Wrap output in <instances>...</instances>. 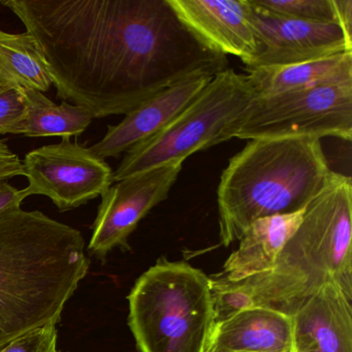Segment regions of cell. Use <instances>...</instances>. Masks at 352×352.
<instances>
[{
    "label": "cell",
    "mask_w": 352,
    "mask_h": 352,
    "mask_svg": "<svg viewBox=\"0 0 352 352\" xmlns=\"http://www.w3.org/2000/svg\"><path fill=\"white\" fill-rule=\"evenodd\" d=\"M34 38L63 102L126 115L197 74L228 69L168 0H3Z\"/></svg>",
    "instance_id": "cell-1"
},
{
    "label": "cell",
    "mask_w": 352,
    "mask_h": 352,
    "mask_svg": "<svg viewBox=\"0 0 352 352\" xmlns=\"http://www.w3.org/2000/svg\"><path fill=\"white\" fill-rule=\"evenodd\" d=\"M212 280L216 322L250 308L292 316L331 282L352 294L351 178L331 173L269 272L239 282Z\"/></svg>",
    "instance_id": "cell-2"
},
{
    "label": "cell",
    "mask_w": 352,
    "mask_h": 352,
    "mask_svg": "<svg viewBox=\"0 0 352 352\" xmlns=\"http://www.w3.org/2000/svg\"><path fill=\"white\" fill-rule=\"evenodd\" d=\"M89 265L80 230L21 207L0 214V349L57 324Z\"/></svg>",
    "instance_id": "cell-3"
},
{
    "label": "cell",
    "mask_w": 352,
    "mask_h": 352,
    "mask_svg": "<svg viewBox=\"0 0 352 352\" xmlns=\"http://www.w3.org/2000/svg\"><path fill=\"white\" fill-rule=\"evenodd\" d=\"M331 172L318 138L250 140L218 185L221 244L240 240L259 218L306 209Z\"/></svg>",
    "instance_id": "cell-4"
},
{
    "label": "cell",
    "mask_w": 352,
    "mask_h": 352,
    "mask_svg": "<svg viewBox=\"0 0 352 352\" xmlns=\"http://www.w3.org/2000/svg\"><path fill=\"white\" fill-rule=\"evenodd\" d=\"M213 280L162 257L129 292V327L139 352H205L216 323Z\"/></svg>",
    "instance_id": "cell-5"
},
{
    "label": "cell",
    "mask_w": 352,
    "mask_h": 352,
    "mask_svg": "<svg viewBox=\"0 0 352 352\" xmlns=\"http://www.w3.org/2000/svg\"><path fill=\"white\" fill-rule=\"evenodd\" d=\"M247 75L228 67L217 74L203 91L162 131L125 153L113 181L166 164H183L195 152L222 143L224 129L255 98Z\"/></svg>",
    "instance_id": "cell-6"
},
{
    "label": "cell",
    "mask_w": 352,
    "mask_h": 352,
    "mask_svg": "<svg viewBox=\"0 0 352 352\" xmlns=\"http://www.w3.org/2000/svg\"><path fill=\"white\" fill-rule=\"evenodd\" d=\"M323 137L352 139V83L255 96L221 141Z\"/></svg>",
    "instance_id": "cell-7"
},
{
    "label": "cell",
    "mask_w": 352,
    "mask_h": 352,
    "mask_svg": "<svg viewBox=\"0 0 352 352\" xmlns=\"http://www.w3.org/2000/svg\"><path fill=\"white\" fill-rule=\"evenodd\" d=\"M22 164L28 197L45 195L61 212L85 205L114 182L106 160L69 138L28 152Z\"/></svg>",
    "instance_id": "cell-8"
},
{
    "label": "cell",
    "mask_w": 352,
    "mask_h": 352,
    "mask_svg": "<svg viewBox=\"0 0 352 352\" xmlns=\"http://www.w3.org/2000/svg\"><path fill=\"white\" fill-rule=\"evenodd\" d=\"M183 164H166L119 181L100 197L87 250L104 261L117 247L129 249V238L144 217L168 199Z\"/></svg>",
    "instance_id": "cell-9"
},
{
    "label": "cell",
    "mask_w": 352,
    "mask_h": 352,
    "mask_svg": "<svg viewBox=\"0 0 352 352\" xmlns=\"http://www.w3.org/2000/svg\"><path fill=\"white\" fill-rule=\"evenodd\" d=\"M250 5L257 50L244 63L246 71L296 65L352 52V36L336 22L292 19Z\"/></svg>",
    "instance_id": "cell-10"
},
{
    "label": "cell",
    "mask_w": 352,
    "mask_h": 352,
    "mask_svg": "<svg viewBox=\"0 0 352 352\" xmlns=\"http://www.w3.org/2000/svg\"><path fill=\"white\" fill-rule=\"evenodd\" d=\"M185 26L206 46L243 63L254 56L256 36L249 0H168Z\"/></svg>",
    "instance_id": "cell-11"
},
{
    "label": "cell",
    "mask_w": 352,
    "mask_h": 352,
    "mask_svg": "<svg viewBox=\"0 0 352 352\" xmlns=\"http://www.w3.org/2000/svg\"><path fill=\"white\" fill-rule=\"evenodd\" d=\"M214 77L197 74L162 90L127 113L118 124L109 125L104 137L90 149L102 160L126 153L168 126Z\"/></svg>",
    "instance_id": "cell-12"
},
{
    "label": "cell",
    "mask_w": 352,
    "mask_h": 352,
    "mask_svg": "<svg viewBox=\"0 0 352 352\" xmlns=\"http://www.w3.org/2000/svg\"><path fill=\"white\" fill-rule=\"evenodd\" d=\"M352 294L325 284L292 316L294 352H352Z\"/></svg>",
    "instance_id": "cell-13"
},
{
    "label": "cell",
    "mask_w": 352,
    "mask_h": 352,
    "mask_svg": "<svg viewBox=\"0 0 352 352\" xmlns=\"http://www.w3.org/2000/svg\"><path fill=\"white\" fill-rule=\"evenodd\" d=\"M205 352H294L292 316L265 308L239 311L215 323Z\"/></svg>",
    "instance_id": "cell-14"
},
{
    "label": "cell",
    "mask_w": 352,
    "mask_h": 352,
    "mask_svg": "<svg viewBox=\"0 0 352 352\" xmlns=\"http://www.w3.org/2000/svg\"><path fill=\"white\" fill-rule=\"evenodd\" d=\"M305 210L267 216L253 221L240 238L238 249L226 259L217 278L239 282L267 273L302 222Z\"/></svg>",
    "instance_id": "cell-15"
},
{
    "label": "cell",
    "mask_w": 352,
    "mask_h": 352,
    "mask_svg": "<svg viewBox=\"0 0 352 352\" xmlns=\"http://www.w3.org/2000/svg\"><path fill=\"white\" fill-rule=\"evenodd\" d=\"M256 96L352 83V52L282 67L246 71Z\"/></svg>",
    "instance_id": "cell-16"
},
{
    "label": "cell",
    "mask_w": 352,
    "mask_h": 352,
    "mask_svg": "<svg viewBox=\"0 0 352 352\" xmlns=\"http://www.w3.org/2000/svg\"><path fill=\"white\" fill-rule=\"evenodd\" d=\"M19 88L25 104L23 117L3 135H22L30 138L79 137L94 120L83 107L63 102L55 104L43 92L30 88Z\"/></svg>",
    "instance_id": "cell-17"
},
{
    "label": "cell",
    "mask_w": 352,
    "mask_h": 352,
    "mask_svg": "<svg viewBox=\"0 0 352 352\" xmlns=\"http://www.w3.org/2000/svg\"><path fill=\"white\" fill-rule=\"evenodd\" d=\"M0 82L43 94L53 86L44 58L28 32L10 34L0 30Z\"/></svg>",
    "instance_id": "cell-18"
},
{
    "label": "cell",
    "mask_w": 352,
    "mask_h": 352,
    "mask_svg": "<svg viewBox=\"0 0 352 352\" xmlns=\"http://www.w3.org/2000/svg\"><path fill=\"white\" fill-rule=\"evenodd\" d=\"M275 15L307 21L337 22L333 0H250Z\"/></svg>",
    "instance_id": "cell-19"
},
{
    "label": "cell",
    "mask_w": 352,
    "mask_h": 352,
    "mask_svg": "<svg viewBox=\"0 0 352 352\" xmlns=\"http://www.w3.org/2000/svg\"><path fill=\"white\" fill-rule=\"evenodd\" d=\"M56 324L36 327L3 346L0 352H61L57 348Z\"/></svg>",
    "instance_id": "cell-20"
},
{
    "label": "cell",
    "mask_w": 352,
    "mask_h": 352,
    "mask_svg": "<svg viewBox=\"0 0 352 352\" xmlns=\"http://www.w3.org/2000/svg\"><path fill=\"white\" fill-rule=\"evenodd\" d=\"M25 113V104L19 88L0 83V135L19 121Z\"/></svg>",
    "instance_id": "cell-21"
},
{
    "label": "cell",
    "mask_w": 352,
    "mask_h": 352,
    "mask_svg": "<svg viewBox=\"0 0 352 352\" xmlns=\"http://www.w3.org/2000/svg\"><path fill=\"white\" fill-rule=\"evenodd\" d=\"M23 176V164L19 156L0 140V181Z\"/></svg>",
    "instance_id": "cell-22"
},
{
    "label": "cell",
    "mask_w": 352,
    "mask_h": 352,
    "mask_svg": "<svg viewBox=\"0 0 352 352\" xmlns=\"http://www.w3.org/2000/svg\"><path fill=\"white\" fill-rule=\"evenodd\" d=\"M28 197L25 188L18 189L9 181L0 183V214L9 210L20 208L22 201Z\"/></svg>",
    "instance_id": "cell-23"
},
{
    "label": "cell",
    "mask_w": 352,
    "mask_h": 352,
    "mask_svg": "<svg viewBox=\"0 0 352 352\" xmlns=\"http://www.w3.org/2000/svg\"><path fill=\"white\" fill-rule=\"evenodd\" d=\"M333 3L338 24L352 36V0H333Z\"/></svg>",
    "instance_id": "cell-24"
},
{
    "label": "cell",
    "mask_w": 352,
    "mask_h": 352,
    "mask_svg": "<svg viewBox=\"0 0 352 352\" xmlns=\"http://www.w3.org/2000/svg\"><path fill=\"white\" fill-rule=\"evenodd\" d=\"M3 182V181H0V183Z\"/></svg>",
    "instance_id": "cell-25"
},
{
    "label": "cell",
    "mask_w": 352,
    "mask_h": 352,
    "mask_svg": "<svg viewBox=\"0 0 352 352\" xmlns=\"http://www.w3.org/2000/svg\"><path fill=\"white\" fill-rule=\"evenodd\" d=\"M0 83H1V82H0Z\"/></svg>",
    "instance_id": "cell-26"
}]
</instances>
